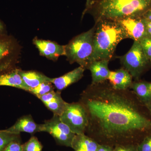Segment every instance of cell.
Returning a JSON list of instances; mask_svg holds the SVG:
<instances>
[{
  "instance_id": "1",
  "label": "cell",
  "mask_w": 151,
  "mask_h": 151,
  "mask_svg": "<svg viewBox=\"0 0 151 151\" xmlns=\"http://www.w3.org/2000/svg\"><path fill=\"white\" fill-rule=\"evenodd\" d=\"M79 102L88 116L85 134L100 145H138L151 134L150 113L130 89H114L107 80L90 84Z\"/></svg>"
},
{
  "instance_id": "2",
  "label": "cell",
  "mask_w": 151,
  "mask_h": 151,
  "mask_svg": "<svg viewBox=\"0 0 151 151\" xmlns=\"http://www.w3.org/2000/svg\"><path fill=\"white\" fill-rule=\"evenodd\" d=\"M151 9V0H92L86 14L93 17L95 24L102 20L119 21L129 17H142Z\"/></svg>"
},
{
  "instance_id": "3",
  "label": "cell",
  "mask_w": 151,
  "mask_h": 151,
  "mask_svg": "<svg viewBox=\"0 0 151 151\" xmlns=\"http://www.w3.org/2000/svg\"><path fill=\"white\" fill-rule=\"evenodd\" d=\"M94 25V49L91 63L102 60L110 61L119 44L128 38L126 32L117 21L102 20Z\"/></svg>"
},
{
  "instance_id": "4",
  "label": "cell",
  "mask_w": 151,
  "mask_h": 151,
  "mask_svg": "<svg viewBox=\"0 0 151 151\" xmlns=\"http://www.w3.org/2000/svg\"><path fill=\"white\" fill-rule=\"evenodd\" d=\"M95 25L89 30L73 37L65 45V56L70 64L76 63L87 69L94 49Z\"/></svg>"
},
{
  "instance_id": "5",
  "label": "cell",
  "mask_w": 151,
  "mask_h": 151,
  "mask_svg": "<svg viewBox=\"0 0 151 151\" xmlns=\"http://www.w3.org/2000/svg\"><path fill=\"white\" fill-rule=\"evenodd\" d=\"M123 68L126 69L135 80L141 77L151 68L148 58L139 42L134 41L129 50L122 56L118 57Z\"/></svg>"
},
{
  "instance_id": "6",
  "label": "cell",
  "mask_w": 151,
  "mask_h": 151,
  "mask_svg": "<svg viewBox=\"0 0 151 151\" xmlns=\"http://www.w3.org/2000/svg\"><path fill=\"white\" fill-rule=\"evenodd\" d=\"M21 52L20 45L14 37L0 35V75L15 68Z\"/></svg>"
},
{
  "instance_id": "7",
  "label": "cell",
  "mask_w": 151,
  "mask_h": 151,
  "mask_svg": "<svg viewBox=\"0 0 151 151\" xmlns=\"http://www.w3.org/2000/svg\"><path fill=\"white\" fill-rule=\"evenodd\" d=\"M60 120L76 134H85L88 124L86 110L80 102L67 103Z\"/></svg>"
},
{
  "instance_id": "8",
  "label": "cell",
  "mask_w": 151,
  "mask_h": 151,
  "mask_svg": "<svg viewBox=\"0 0 151 151\" xmlns=\"http://www.w3.org/2000/svg\"><path fill=\"white\" fill-rule=\"evenodd\" d=\"M42 132L50 134L59 145L71 148L76 135L56 115L42 124Z\"/></svg>"
},
{
  "instance_id": "9",
  "label": "cell",
  "mask_w": 151,
  "mask_h": 151,
  "mask_svg": "<svg viewBox=\"0 0 151 151\" xmlns=\"http://www.w3.org/2000/svg\"><path fill=\"white\" fill-rule=\"evenodd\" d=\"M117 22L122 26L128 38L139 42L148 36L145 21L142 17L127 18Z\"/></svg>"
},
{
  "instance_id": "10",
  "label": "cell",
  "mask_w": 151,
  "mask_h": 151,
  "mask_svg": "<svg viewBox=\"0 0 151 151\" xmlns=\"http://www.w3.org/2000/svg\"><path fill=\"white\" fill-rule=\"evenodd\" d=\"M33 42L41 55L47 59L56 61L59 57L65 55V45H60L51 41L39 39L37 37L34 39Z\"/></svg>"
},
{
  "instance_id": "11",
  "label": "cell",
  "mask_w": 151,
  "mask_h": 151,
  "mask_svg": "<svg viewBox=\"0 0 151 151\" xmlns=\"http://www.w3.org/2000/svg\"><path fill=\"white\" fill-rule=\"evenodd\" d=\"M133 77L124 68L110 71L108 80L114 89L118 90L129 89L133 83Z\"/></svg>"
},
{
  "instance_id": "12",
  "label": "cell",
  "mask_w": 151,
  "mask_h": 151,
  "mask_svg": "<svg viewBox=\"0 0 151 151\" xmlns=\"http://www.w3.org/2000/svg\"><path fill=\"white\" fill-rule=\"evenodd\" d=\"M85 70L84 68L79 66L62 76L58 78H52L51 82L58 90L60 92L80 80L84 76Z\"/></svg>"
},
{
  "instance_id": "13",
  "label": "cell",
  "mask_w": 151,
  "mask_h": 151,
  "mask_svg": "<svg viewBox=\"0 0 151 151\" xmlns=\"http://www.w3.org/2000/svg\"><path fill=\"white\" fill-rule=\"evenodd\" d=\"M109 61L106 60H95L88 65L87 69L90 70L92 76L91 84H100L108 80L111 71L108 68Z\"/></svg>"
},
{
  "instance_id": "14",
  "label": "cell",
  "mask_w": 151,
  "mask_h": 151,
  "mask_svg": "<svg viewBox=\"0 0 151 151\" xmlns=\"http://www.w3.org/2000/svg\"><path fill=\"white\" fill-rule=\"evenodd\" d=\"M6 130L16 134L26 132L34 134L42 132V124H36L30 115H27L21 117L12 127Z\"/></svg>"
},
{
  "instance_id": "15",
  "label": "cell",
  "mask_w": 151,
  "mask_h": 151,
  "mask_svg": "<svg viewBox=\"0 0 151 151\" xmlns=\"http://www.w3.org/2000/svg\"><path fill=\"white\" fill-rule=\"evenodd\" d=\"M129 89L146 107L151 103V81L135 80Z\"/></svg>"
},
{
  "instance_id": "16",
  "label": "cell",
  "mask_w": 151,
  "mask_h": 151,
  "mask_svg": "<svg viewBox=\"0 0 151 151\" xmlns=\"http://www.w3.org/2000/svg\"><path fill=\"white\" fill-rule=\"evenodd\" d=\"M19 70L15 68L0 75V86H12L29 92V89L23 81Z\"/></svg>"
},
{
  "instance_id": "17",
  "label": "cell",
  "mask_w": 151,
  "mask_h": 151,
  "mask_svg": "<svg viewBox=\"0 0 151 151\" xmlns=\"http://www.w3.org/2000/svg\"><path fill=\"white\" fill-rule=\"evenodd\" d=\"M19 72L23 81L29 90L35 88L43 82H51L52 78L37 71L32 70L24 71L19 69Z\"/></svg>"
},
{
  "instance_id": "18",
  "label": "cell",
  "mask_w": 151,
  "mask_h": 151,
  "mask_svg": "<svg viewBox=\"0 0 151 151\" xmlns=\"http://www.w3.org/2000/svg\"><path fill=\"white\" fill-rule=\"evenodd\" d=\"M99 145L85 134H76L72 142L71 148L75 151H97Z\"/></svg>"
},
{
  "instance_id": "19",
  "label": "cell",
  "mask_w": 151,
  "mask_h": 151,
  "mask_svg": "<svg viewBox=\"0 0 151 151\" xmlns=\"http://www.w3.org/2000/svg\"><path fill=\"white\" fill-rule=\"evenodd\" d=\"M67 104V103L63 100L60 95L54 100L44 104L49 110L53 112L54 115L60 116L64 112Z\"/></svg>"
},
{
  "instance_id": "20",
  "label": "cell",
  "mask_w": 151,
  "mask_h": 151,
  "mask_svg": "<svg viewBox=\"0 0 151 151\" xmlns=\"http://www.w3.org/2000/svg\"><path fill=\"white\" fill-rule=\"evenodd\" d=\"M20 134L12 133L6 130H0V151H3L12 141L20 140Z\"/></svg>"
},
{
  "instance_id": "21",
  "label": "cell",
  "mask_w": 151,
  "mask_h": 151,
  "mask_svg": "<svg viewBox=\"0 0 151 151\" xmlns=\"http://www.w3.org/2000/svg\"><path fill=\"white\" fill-rule=\"evenodd\" d=\"M50 82H44L38 86L30 89L29 92L34 94L37 97L47 94L49 92L54 91V87Z\"/></svg>"
},
{
  "instance_id": "22",
  "label": "cell",
  "mask_w": 151,
  "mask_h": 151,
  "mask_svg": "<svg viewBox=\"0 0 151 151\" xmlns=\"http://www.w3.org/2000/svg\"><path fill=\"white\" fill-rule=\"evenodd\" d=\"M23 151H42V146L37 138L32 137L22 145Z\"/></svg>"
},
{
  "instance_id": "23",
  "label": "cell",
  "mask_w": 151,
  "mask_h": 151,
  "mask_svg": "<svg viewBox=\"0 0 151 151\" xmlns=\"http://www.w3.org/2000/svg\"><path fill=\"white\" fill-rule=\"evenodd\" d=\"M139 42L148 58L151 66V37L147 36L141 40Z\"/></svg>"
},
{
  "instance_id": "24",
  "label": "cell",
  "mask_w": 151,
  "mask_h": 151,
  "mask_svg": "<svg viewBox=\"0 0 151 151\" xmlns=\"http://www.w3.org/2000/svg\"><path fill=\"white\" fill-rule=\"evenodd\" d=\"M138 151H151V134L145 137L138 145Z\"/></svg>"
},
{
  "instance_id": "25",
  "label": "cell",
  "mask_w": 151,
  "mask_h": 151,
  "mask_svg": "<svg viewBox=\"0 0 151 151\" xmlns=\"http://www.w3.org/2000/svg\"><path fill=\"white\" fill-rule=\"evenodd\" d=\"M60 95H61V94H60V91L55 92L54 91H53L52 92H49L47 94L38 96L37 97L40 100H41L42 102L44 104V103H48L50 101L54 100Z\"/></svg>"
},
{
  "instance_id": "26",
  "label": "cell",
  "mask_w": 151,
  "mask_h": 151,
  "mask_svg": "<svg viewBox=\"0 0 151 151\" xmlns=\"http://www.w3.org/2000/svg\"><path fill=\"white\" fill-rule=\"evenodd\" d=\"M3 151H23L22 145L20 140L12 141L6 146Z\"/></svg>"
},
{
  "instance_id": "27",
  "label": "cell",
  "mask_w": 151,
  "mask_h": 151,
  "mask_svg": "<svg viewBox=\"0 0 151 151\" xmlns=\"http://www.w3.org/2000/svg\"><path fill=\"white\" fill-rule=\"evenodd\" d=\"M138 145H119L113 148V151H138Z\"/></svg>"
},
{
  "instance_id": "28",
  "label": "cell",
  "mask_w": 151,
  "mask_h": 151,
  "mask_svg": "<svg viewBox=\"0 0 151 151\" xmlns=\"http://www.w3.org/2000/svg\"><path fill=\"white\" fill-rule=\"evenodd\" d=\"M113 148L105 145H99L97 151H113Z\"/></svg>"
},
{
  "instance_id": "29",
  "label": "cell",
  "mask_w": 151,
  "mask_h": 151,
  "mask_svg": "<svg viewBox=\"0 0 151 151\" xmlns=\"http://www.w3.org/2000/svg\"><path fill=\"white\" fill-rule=\"evenodd\" d=\"M146 22L151 23V9L146 12L145 14L142 17Z\"/></svg>"
},
{
  "instance_id": "30",
  "label": "cell",
  "mask_w": 151,
  "mask_h": 151,
  "mask_svg": "<svg viewBox=\"0 0 151 151\" xmlns=\"http://www.w3.org/2000/svg\"><path fill=\"white\" fill-rule=\"evenodd\" d=\"M6 30L5 26L0 20V35L6 34Z\"/></svg>"
},
{
  "instance_id": "31",
  "label": "cell",
  "mask_w": 151,
  "mask_h": 151,
  "mask_svg": "<svg viewBox=\"0 0 151 151\" xmlns=\"http://www.w3.org/2000/svg\"><path fill=\"white\" fill-rule=\"evenodd\" d=\"M145 21L146 22L147 34L148 36L151 37V23L148 22H146L145 20Z\"/></svg>"
},
{
  "instance_id": "32",
  "label": "cell",
  "mask_w": 151,
  "mask_h": 151,
  "mask_svg": "<svg viewBox=\"0 0 151 151\" xmlns=\"http://www.w3.org/2000/svg\"><path fill=\"white\" fill-rule=\"evenodd\" d=\"M92 0H86V7L85 9H86L89 7V5L91 4Z\"/></svg>"
},
{
  "instance_id": "33",
  "label": "cell",
  "mask_w": 151,
  "mask_h": 151,
  "mask_svg": "<svg viewBox=\"0 0 151 151\" xmlns=\"http://www.w3.org/2000/svg\"><path fill=\"white\" fill-rule=\"evenodd\" d=\"M146 107H147V109H148L149 112H150L151 115V103H150L149 105H148Z\"/></svg>"
},
{
  "instance_id": "34",
  "label": "cell",
  "mask_w": 151,
  "mask_h": 151,
  "mask_svg": "<svg viewBox=\"0 0 151 151\" xmlns=\"http://www.w3.org/2000/svg\"><path fill=\"white\" fill-rule=\"evenodd\" d=\"M82 151V150H79V151Z\"/></svg>"
}]
</instances>
